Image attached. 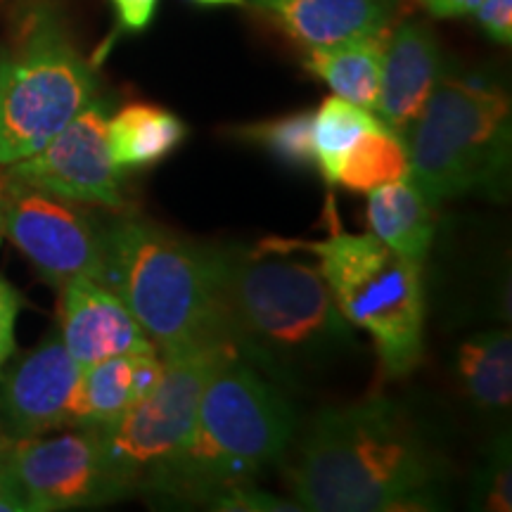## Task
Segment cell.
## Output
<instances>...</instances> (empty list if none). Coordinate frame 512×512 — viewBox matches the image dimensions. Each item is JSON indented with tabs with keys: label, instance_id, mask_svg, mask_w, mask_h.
Listing matches in <instances>:
<instances>
[{
	"label": "cell",
	"instance_id": "31",
	"mask_svg": "<svg viewBox=\"0 0 512 512\" xmlns=\"http://www.w3.org/2000/svg\"><path fill=\"white\" fill-rule=\"evenodd\" d=\"M197 5H207V8H219V5H245L247 0H192Z\"/></svg>",
	"mask_w": 512,
	"mask_h": 512
},
{
	"label": "cell",
	"instance_id": "10",
	"mask_svg": "<svg viewBox=\"0 0 512 512\" xmlns=\"http://www.w3.org/2000/svg\"><path fill=\"white\" fill-rule=\"evenodd\" d=\"M8 465L31 512L98 508L128 498L95 427L12 441Z\"/></svg>",
	"mask_w": 512,
	"mask_h": 512
},
{
	"label": "cell",
	"instance_id": "22",
	"mask_svg": "<svg viewBox=\"0 0 512 512\" xmlns=\"http://www.w3.org/2000/svg\"><path fill=\"white\" fill-rule=\"evenodd\" d=\"M384 126L373 110L354 105V102L330 95L320 102L313 112V152H316V169L325 181L332 185L337 166L347 155L349 147L356 143L363 133L375 131Z\"/></svg>",
	"mask_w": 512,
	"mask_h": 512
},
{
	"label": "cell",
	"instance_id": "21",
	"mask_svg": "<svg viewBox=\"0 0 512 512\" xmlns=\"http://www.w3.org/2000/svg\"><path fill=\"white\" fill-rule=\"evenodd\" d=\"M408 176V152L399 133L389 126L363 133L337 166L332 185H342L351 192H368L384 183Z\"/></svg>",
	"mask_w": 512,
	"mask_h": 512
},
{
	"label": "cell",
	"instance_id": "25",
	"mask_svg": "<svg viewBox=\"0 0 512 512\" xmlns=\"http://www.w3.org/2000/svg\"><path fill=\"white\" fill-rule=\"evenodd\" d=\"M209 508L214 510H302L294 501H283V498L266 494L256 484H240L233 489L223 491L219 498L211 501Z\"/></svg>",
	"mask_w": 512,
	"mask_h": 512
},
{
	"label": "cell",
	"instance_id": "28",
	"mask_svg": "<svg viewBox=\"0 0 512 512\" xmlns=\"http://www.w3.org/2000/svg\"><path fill=\"white\" fill-rule=\"evenodd\" d=\"M119 27L128 34H140L152 24L159 0H112Z\"/></svg>",
	"mask_w": 512,
	"mask_h": 512
},
{
	"label": "cell",
	"instance_id": "2",
	"mask_svg": "<svg viewBox=\"0 0 512 512\" xmlns=\"http://www.w3.org/2000/svg\"><path fill=\"white\" fill-rule=\"evenodd\" d=\"M211 252L230 347L273 384L309 380L356 349L318 266L266 245Z\"/></svg>",
	"mask_w": 512,
	"mask_h": 512
},
{
	"label": "cell",
	"instance_id": "8",
	"mask_svg": "<svg viewBox=\"0 0 512 512\" xmlns=\"http://www.w3.org/2000/svg\"><path fill=\"white\" fill-rule=\"evenodd\" d=\"M230 349H207L166 358L157 387L107 425L95 427L114 475L128 496L143 494L152 477L188 437L209 375Z\"/></svg>",
	"mask_w": 512,
	"mask_h": 512
},
{
	"label": "cell",
	"instance_id": "29",
	"mask_svg": "<svg viewBox=\"0 0 512 512\" xmlns=\"http://www.w3.org/2000/svg\"><path fill=\"white\" fill-rule=\"evenodd\" d=\"M482 0H420V5L430 12L432 17L451 19V17H465L477 10Z\"/></svg>",
	"mask_w": 512,
	"mask_h": 512
},
{
	"label": "cell",
	"instance_id": "16",
	"mask_svg": "<svg viewBox=\"0 0 512 512\" xmlns=\"http://www.w3.org/2000/svg\"><path fill=\"white\" fill-rule=\"evenodd\" d=\"M164 375L159 354H128L81 368L69 399V427H100L119 418L157 387Z\"/></svg>",
	"mask_w": 512,
	"mask_h": 512
},
{
	"label": "cell",
	"instance_id": "7",
	"mask_svg": "<svg viewBox=\"0 0 512 512\" xmlns=\"http://www.w3.org/2000/svg\"><path fill=\"white\" fill-rule=\"evenodd\" d=\"M95 93V72L55 12L31 10L0 64V164L41 150Z\"/></svg>",
	"mask_w": 512,
	"mask_h": 512
},
{
	"label": "cell",
	"instance_id": "4",
	"mask_svg": "<svg viewBox=\"0 0 512 512\" xmlns=\"http://www.w3.org/2000/svg\"><path fill=\"white\" fill-rule=\"evenodd\" d=\"M102 285L128 306L164 361L207 349L235 351L211 247L124 216L105 228Z\"/></svg>",
	"mask_w": 512,
	"mask_h": 512
},
{
	"label": "cell",
	"instance_id": "1",
	"mask_svg": "<svg viewBox=\"0 0 512 512\" xmlns=\"http://www.w3.org/2000/svg\"><path fill=\"white\" fill-rule=\"evenodd\" d=\"M439 477L411 415L373 396L313 415L285 479L302 510L387 512L434 508Z\"/></svg>",
	"mask_w": 512,
	"mask_h": 512
},
{
	"label": "cell",
	"instance_id": "3",
	"mask_svg": "<svg viewBox=\"0 0 512 512\" xmlns=\"http://www.w3.org/2000/svg\"><path fill=\"white\" fill-rule=\"evenodd\" d=\"M297 437V413L275 384L226 356L204 384L181 448L145 486L155 501L211 505L280 465Z\"/></svg>",
	"mask_w": 512,
	"mask_h": 512
},
{
	"label": "cell",
	"instance_id": "18",
	"mask_svg": "<svg viewBox=\"0 0 512 512\" xmlns=\"http://www.w3.org/2000/svg\"><path fill=\"white\" fill-rule=\"evenodd\" d=\"M185 136L183 119L150 102H133L107 119V145L119 169H147L164 162Z\"/></svg>",
	"mask_w": 512,
	"mask_h": 512
},
{
	"label": "cell",
	"instance_id": "13",
	"mask_svg": "<svg viewBox=\"0 0 512 512\" xmlns=\"http://www.w3.org/2000/svg\"><path fill=\"white\" fill-rule=\"evenodd\" d=\"M60 337L79 368L128 354H157L143 325L110 287L95 278L62 285Z\"/></svg>",
	"mask_w": 512,
	"mask_h": 512
},
{
	"label": "cell",
	"instance_id": "19",
	"mask_svg": "<svg viewBox=\"0 0 512 512\" xmlns=\"http://www.w3.org/2000/svg\"><path fill=\"white\" fill-rule=\"evenodd\" d=\"M384 43L387 31L351 38L337 46L309 48L304 64L313 76L328 83L339 98L375 110L380 98Z\"/></svg>",
	"mask_w": 512,
	"mask_h": 512
},
{
	"label": "cell",
	"instance_id": "24",
	"mask_svg": "<svg viewBox=\"0 0 512 512\" xmlns=\"http://www.w3.org/2000/svg\"><path fill=\"white\" fill-rule=\"evenodd\" d=\"M477 508L508 512L512 508L510 496V446L508 439L498 441L489 453L477 479Z\"/></svg>",
	"mask_w": 512,
	"mask_h": 512
},
{
	"label": "cell",
	"instance_id": "14",
	"mask_svg": "<svg viewBox=\"0 0 512 512\" xmlns=\"http://www.w3.org/2000/svg\"><path fill=\"white\" fill-rule=\"evenodd\" d=\"M441 79V48L425 22H403L387 36L382 57L380 98L375 114L394 133L413 126Z\"/></svg>",
	"mask_w": 512,
	"mask_h": 512
},
{
	"label": "cell",
	"instance_id": "23",
	"mask_svg": "<svg viewBox=\"0 0 512 512\" xmlns=\"http://www.w3.org/2000/svg\"><path fill=\"white\" fill-rule=\"evenodd\" d=\"M233 136L240 143L266 150L280 164L292 169H316L313 152V112H294L285 117L259 121V124L238 126Z\"/></svg>",
	"mask_w": 512,
	"mask_h": 512
},
{
	"label": "cell",
	"instance_id": "9",
	"mask_svg": "<svg viewBox=\"0 0 512 512\" xmlns=\"http://www.w3.org/2000/svg\"><path fill=\"white\" fill-rule=\"evenodd\" d=\"M0 211V228L50 285L62 287L81 275L102 283L105 230L83 211L8 174L0 176Z\"/></svg>",
	"mask_w": 512,
	"mask_h": 512
},
{
	"label": "cell",
	"instance_id": "27",
	"mask_svg": "<svg viewBox=\"0 0 512 512\" xmlns=\"http://www.w3.org/2000/svg\"><path fill=\"white\" fill-rule=\"evenodd\" d=\"M22 299L8 280L0 278V370L5 368L8 358L15 354V325Z\"/></svg>",
	"mask_w": 512,
	"mask_h": 512
},
{
	"label": "cell",
	"instance_id": "15",
	"mask_svg": "<svg viewBox=\"0 0 512 512\" xmlns=\"http://www.w3.org/2000/svg\"><path fill=\"white\" fill-rule=\"evenodd\" d=\"M396 0H249L304 48H325L387 29Z\"/></svg>",
	"mask_w": 512,
	"mask_h": 512
},
{
	"label": "cell",
	"instance_id": "5",
	"mask_svg": "<svg viewBox=\"0 0 512 512\" xmlns=\"http://www.w3.org/2000/svg\"><path fill=\"white\" fill-rule=\"evenodd\" d=\"M335 216V202H328L325 240L268 238L261 245L316 256L339 313L351 328L368 332L387 377H406L418 368L425 347L422 266L396 254L373 233H344Z\"/></svg>",
	"mask_w": 512,
	"mask_h": 512
},
{
	"label": "cell",
	"instance_id": "6",
	"mask_svg": "<svg viewBox=\"0 0 512 512\" xmlns=\"http://www.w3.org/2000/svg\"><path fill=\"white\" fill-rule=\"evenodd\" d=\"M403 143L408 181L434 207L470 192H501L512 150L508 95L479 79H439Z\"/></svg>",
	"mask_w": 512,
	"mask_h": 512
},
{
	"label": "cell",
	"instance_id": "20",
	"mask_svg": "<svg viewBox=\"0 0 512 512\" xmlns=\"http://www.w3.org/2000/svg\"><path fill=\"white\" fill-rule=\"evenodd\" d=\"M460 387L475 408L503 413L512 399V337L508 330H486L460 344L456 356Z\"/></svg>",
	"mask_w": 512,
	"mask_h": 512
},
{
	"label": "cell",
	"instance_id": "11",
	"mask_svg": "<svg viewBox=\"0 0 512 512\" xmlns=\"http://www.w3.org/2000/svg\"><path fill=\"white\" fill-rule=\"evenodd\" d=\"M107 107L95 98L34 155L8 164L10 178L60 200L124 209L121 169L107 145Z\"/></svg>",
	"mask_w": 512,
	"mask_h": 512
},
{
	"label": "cell",
	"instance_id": "30",
	"mask_svg": "<svg viewBox=\"0 0 512 512\" xmlns=\"http://www.w3.org/2000/svg\"><path fill=\"white\" fill-rule=\"evenodd\" d=\"M8 446L5 441H0V479L10 477V465H8Z\"/></svg>",
	"mask_w": 512,
	"mask_h": 512
},
{
	"label": "cell",
	"instance_id": "12",
	"mask_svg": "<svg viewBox=\"0 0 512 512\" xmlns=\"http://www.w3.org/2000/svg\"><path fill=\"white\" fill-rule=\"evenodd\" d=\"M79 373V363L69 356L60 332L48 335L10 370H0V430L19 441L67 425Z\"/></svg>",
	"mask_w": 512,
	"mask_h": 512
},
{
	"label": "cell",
	"instance_id": "17",
	"mask_svg": "<svg viewBox=\"0 0 512 512\" xmlns=\"http://www.w3.org/2000/svg\"><path fill=\"white\" fill-rule=\"evenodd\" d=\"M368 226L377 240L415 264H425L434 242L437 216L408 176L368 192Z\"/></svg>",
	"mask_w": 512,
	"mask_h": 512
},
{
	"label": "cell",
	"instance_id": "26",
	"mask_svg": "<svg viewBox=\"0 0 512 512\" xmlns=\"http://www.w3.org/2000/svg\"><path fill=\"white\" fill-rule=\"evenodd\" d=\"M479 27L491 41L501 43V46H510L512 43V0H482L477 10Z\"/></svg>",
	"mask_w": 512,
	"mask_h": 512
},
{
	"label": "cell",
	"instance_id": "32",
	"mask_svg": "<svg viewBox=\"0 0 512 512\" xmlns=\"http://www.w3.org/2000/svg\"><path fill=\"white\" fill-rule=\"evenodd\" d=\"M0 223H3V211H0Z\"/></svg>",
	"mask_w": 512,
	"mask_h": 512
}]
</instances>
